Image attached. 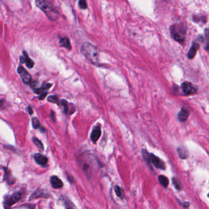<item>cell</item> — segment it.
<instances>
[{
    "mask_svg": "<svg viewBox=\"0 0 209 209\" xmlns=\"http://www.w3.org/2000/svg\"><path fill=\"white\" fill-rule=\"evenodd\" d=\"M81 52L92 64H99V52L96 47L89 43H85L82 46Z\"/></svg>",
    "mask_w": 209,
    "mask_h": 209,
    "instance_id": "6da1fadb",
    "label": "cell"
},
{
    "mask_svg": "<svg viewBox=\"0 0 209 209\" xmlns=\"http://www.w3.org/2000/svg\"><path fill=\"white\" fill-rule=\"evenodd\" d=\"M36 4L52 21H55L58 18V13L57 10L46 0H36Z\"/></svg>",
    "mask_w": 209,
    "mask_h": 209,
    "instance_id": "7a4b0ae2",
    "label": "cell"
},
{
    "mask_svg": "<svg viewBox=\"0 0 209 209\" xmlns=\"http://www.w3.org/2000/svg\"><path fill=\"white\" fill-rule=\"evenodd\" d=\"M171 35L174 39L180 44H183L185 41L186 36L185 26L181 24H175L170 28Z\"/></svg>",
    "mask_w": 209,
    "mask_h": 209,
    "instance_id": "3957f363",
    "label": "cell"
},
{
    "mask_svg": "<svg viewBox=\"0 0 209 209\" xmlns=\"http://www.w3.org/2000/svg\"><path fill=\"white\" fill-rule=\"evenodd\" d=\"M17 72L20 74L22 80H23V82L25 84H30L31 82V75L24 69L23 67H22V66H20L17 69Z\"/></svg>",
    "mask_w": 209,
    "mask_h": 209,
    "instance_id": "277c9868",
    "label": "cell"
},
{
    "mask_svg": "<svg viewBox=\"0 0 209 209\" xmlns=\"http://www.w3.org/2000/svg\"><path fill=\"white\" fill-rule=\"evenodd\" d=\"M150 161L157 168L161 169L162 170H164L166 169L165 163L161 159H159L158 157L155 156V155H154L152 153L150 154Z\"/></svg>",
    "mask_w": 209,
    "mask_h": 209,
    "instance_id": "5b68a950",
    "label": "cell"
},
{
    "mask_svg": "<svg viewBox=\"0 0 209 209\" xmlns=\"http://www.w3.org/2000/svg\"><path fill=\"white\" fill-rule=\"evenodd\" d=\"M181 89L186 95H190L196 91L194 86L190 82H185L181 85Z\"/></svg>",
    "mask_w": 209,
    "mask_h": 209,
    "instance_id": "8992f818",
    "label": "cell"
},
{
    "mask_svg": "<svg viewBox=\"0 0 209 209\" xmlns=\"http://www.w3.org/2000/svg\"><path fill=\"white\" fill-rule=\"evenodd\" d=\"M60 104L62 105L64 107V112L65 113H69V115L72 114L75 112V107L72 104H69L67 102L66 100L62 99L60 101Z\"/></svg>",
    "mask_w": 209,
    "mask_h": 209,
    "instance_id": "52a82bcc",
    "label": "cell"
},
{
    "mask_svg": "<svg viewBox=\"0 0 209 209\" xmlns=\"http://www.w3.org/2000/svg\"><path fill=\"white\" fill-rule=\"evenodd\" d=\"M23 56H21L20 57V60L22 63H25L26 66L28 67V68H32V67L35 65V63L33 62V61L28 57V54H27L26 51L23 52Z\"/></svg>",
    "mask_w": 209,
    "mask_h": 209,
    "instance_id": "ba28073f",
    "label": "cell"
},
{
    "mask_svg": "<svg viewBox=\"0 0 209 209\" xmlns=\"http://www.w3.org/2000/svg\"><path fill=\"white\" fill-rule=\"evenodd\" d=\"M49 194L47 193L45 191L43 190H38L31 196L29 200L36 199L38 198H49Z\"/></svg>",
    "mask_w": 209,
    "mask_h": 209,
    "instance_id": "9c48e42d",
    "label": "cell"
},
{
    "mask_svg": "<svg viewBox=\"0 0 209 209\" xmlns=\"http://www.w3.org/2000/svg\"><path fill=\"white\" fill-rule=\"evenodd\" d=\"M101 135V130L100 126H96L93 128L91 134V139L94 143H96Z\"/></svg>",
    "mask_w": 209,
    "mask_h": 209,
    "instance_id": "30bf717a",
    "label": "cell"
},
{
    "mask_svg": "<svg viewBox=\"0 0 209 209\" xmlns=\"http://www.w3.org/2000/svg\"><path fill=\"white\" fill-rule=\"evenodd\" d=\"M34 159H35L36 163L41 166H45L48 163V159L47 158L40 153H36L34 155Z\"/></svg>",
    "mask_w": 209,
    "mask_h": 209,
    "instance_id": "8fae6325",
    "label": "cell"
},
{
    "mask_svg": "<svg viewBox=\"0 0 209 209\" xmlns=\"http://www.w3.org/2000/svg\"><path fill=\"white\" fill-rule=\"evenodd\" d=\"M21 198V194L19 193H16L14 194H13L10 198L6 200V205H8V206H11L13 204H14L17 203V202H18Z\"/></svg>",
    "mask_w": 209,
    "mask_h": 209,
    "instance_id": "7c38bea8",
    "label": "cell"
},
{
    "mask_svg": "<svg viewBox=\"0 0 209 209\" xmlns=\"http://www.w3.org/2000/svg\"><path fill=\"white\" fill-rule=\"evenodd\" d=\"M50 183L52 187L55 189H59L62 188L63 183L57 176H52L50 178Z\"/></svg>",
    "mask_w": 209,
    "mask_h": 209,
    "instance_id": "4fadbf2b",
    "label": "cell"
},
{
    "mask_svg": "<svg viewBox=\"0 0 209 209\" xmlns=\"http://www.w3.org/2000/svg\"><path fill=\"white\" fill-rule=\"evenodd\" d=\"M189 115H190V111L186 107H183L179 113V120L181 122H183L187 120Z\"/></svg>",
    "mask_w": 209,
    "mask_h": 209,
    "instance_id": "5bb4252c",
    "label": "cell"
},
{
    "mask_svg": "<svg viewBox=\"0 0 209 209\" xmlns=\"http://www.w3.org/2000/svg\"><path fill=\"white\" fill-rule=\"evenodd\" d=\"M4 180L6 181L7 183L9 185H12L15 182V179L12 177L11 174V171H9L8 169L4 168Z\"/></svg>",
    "mask_w": 209,
    "mask_h": 209,
    "instance_id": "9a60e30c",
    "label": "cell"
},
{
    "mask_svg": "<svg viewBox=\"0 0 209 209\" xmlns=\"http://www.w3.org/2000/svg\"><path fill=\"white\" fill-rule=\"evenodd\" d=\"M199 45L198 43H196V42L193 43L192 47H191L190 51L188 52V57L189 58L192 59L194 58L196 53L198 49H199Z\"/></svg>",
    "mask_w": 209,
    "mask_h": 209,
    "instance_id": "2e32d148",
    "label": "cell"
},
{
    "mask_svg": "<svg viewBox=\"0 0 209 209\" xmlns=\"http://www.w3.org/2000/svg\"><path fill=\"white\" fill-rule=\"evenodd\" d=\"M52 84L49 83H45L43 85V86L40 88H38V89H34V91L36 94H41L42 93L45 91L46 90H49L50 88L52 86Z\"/></svg>",
    "mask_w": 209,
    "mask_h": 209,
    "instance_id": "e0dca14e",
    "label": "cell"
},
{
    "mask_svg": "<svg viewBox=\"0 0 209 209\" xmlns=\"http://www.w3.org/2000/svg\"><path fill=\"white\" fill-rule=\"evenodd\" d=\"M60 44L61 46L64 47L67 49L70 50L71 49V45L70 40L68 38L66 37H64V38L61 39L60 40Z\"/></svg>",
    "mask_w": 209,
    "mask_h": 209,
    "instance_id": "ac0fdd59",
    "label": "cell"
},
{
    "mask_svg": "<svg viewBox=\"0 0 209 209\" xmlns=\"http://www.w3.org/2000/svg\"><path fill=\"white\" fill-rule=\"evenodd\" d=\"M33 143L35 144V145L37 147V148H38L39 150H40V151L44 150V145L42 143V142L40 141L39 139H38L36 137H33Z\"/></svg>",
    "mask_w": 209,
    "mask_h": 209,
    "instance_id": "d6986e66",
    "label": "cell"
},
{
    "mask_svg": "<svg viewBox=\"0 0 209 209\" xmlns=\"http://www.w3.org/2000/svg\"><path fill=\"white\" fill-rule=\"evenodd\" d=\"M158 179H159L160 183L164 187H167L168 186L169 180L166 177L164 176V175H159L158 177Z\"/></svg>",
    "mask_w": 209,
    "mask_h": 209,
    "instance_id": "ffe728a7",
    "label": "cell"
},
{
    "mask_svg": "<svg viewBox=\"0 0 209 209\" xmlns=\"http://www.w3.org/2000/svg\"><path fill=\"white\" fill-rule=\"evenodd\" d=\"M178 152L181 158L185 159L188 157V153L183 147H180L178 149Z\"/></svg>",
    "mask_w": 209,
    "mask_h": 209,
    "instance_id": "44dd1931",
    "label": "cell"
},
{
    "mask_svg": "<svg viewBox=\"0 0 209 209\" xmlns=\"http://www.w3.org/2000/svg\"><path fill=\"white\" fill-rule=\"evenodd\" d=\"M114 190H115V192L118 197H119L120 198H123L124 197V193L120 186H118L117 185L115 186Z\"/></svg>",
    "mask_w": 209,
    "mask_h": 209,
    "instance_id": "7402d4cb",
    "label": "cell"
},
{
    "mask_svg": "<svg viewBox=\"0 0 209 209\" xmlns=\"http://www.w3.org/2000/svg\"><path fill=\"white\" fill-rule=\"evenodd\" d=\"M172 182H173V183H174L175 187L178 190H181V188H182L181 183L180 180L179 179H177L176 177L173 178L172 179Z\"/></svg>",
    "mask_w": 209,
    "mask_h": 209,
    "instance_id": "603a6c76",
    "label": "cell"
},
{
    "mask_svg": "<svg viewBox=\"0 0 209 209\" xmlns=\"http://www.w3.org/2000/svg\"><path fill=\"white\" fill-rule=\"evenodd\" d=\"M47 100H48L49 102L57 104L58 106L60 104L59 98L57 96H50L47 98Z\"/></svg>",
    "mask_w": 209,
    "mask_h": 209,
    "instance_id": "cb8c5ba5",
    "label": "cell"
},
{
    "mask_svg": "<svg viewBox=\"0 0 209 209\" xmlns=\"http://www.w3.org/2000/svg\"><path fill=\"white\" fill-rule=\"evenodd\" d=\"M32 125L33 128H35V129H38V128L40 126L39 121L37 118H33L32 119Z\"/></svg>",
    "mask_w": 209,
    "mask_h": 209,
    "instance_id": "d4e9b609",
    "label": "cell"
},
{
    "mask_svg": "<svg viewBox=\"0 0 209 209\" xmlns=\"http://www.w3.org/2000/svg\"><path fill=\"white\" fill-rule=\"evenodd\" d=\"M205 35L206 37V47L205 49L209 52V30L206 29L205 31Z\"/></svg>",
    "mask_w": 209,
    "mask_h": 209,
    "instance_id": "484cf974",
    "label": "cell"
},
{
    "mask_svg": "<svg viewBox=\"0 0 209 209\" xmlns=\"http://www.w3.org/2000/svg\"><path fill=\"white\" fill-rule=\"evenodd\" d=\"M79 5L80 8L82 9H86L88 7L86 0H79Z\"/></svg>",
    "mask_w": 209,
    "mask_h": 209,
    "instance_id": "4316f807",
    "label": "cell"
},
{
    "mask_svg": "<svg viewBox=\"0 0 209 209\" xmlns=\"http://www.w3.org/2000/svg\"><path fill=\"white\" fill-rule=\"evenodd\" d=\"M47 94H48V93H47V91H44V92L40 94V95H39V100H40V101H43V100H44V99L45 98L46 96L47 95Z\"/></svg>",
    "mask_w": 209,
    "mask_h": 209,
    "instance_id": "83f0119b",
    "label": "cell"
},
{
    "mask_svg": "<svg viewBox=\"0 0 209 209\" xmlns=\"http://www.w3.org/2000/svg\"><path fill=\"white\" fill-rule=\"evenodd\" d=\"M50 117L53 120V121H56V116H55V113L53 111H52L50 112Z\"/></svg>",
    "mask_w": 209,
    "mask_h": 209,
    "instance_id": "f1b7e54d",
    "label": "cell"
},
{
    "mask_svg": "<svg viewBox=\"0 0 209 209\" xmlns=\"http://www.w3.org/2000/svg\"><path fill=\"white\" fill-rule=\"evenodd\" d=\"M27 110H28V112L29 113L30 115H32L33 113V109H32V108L31 107H28V108H27Z\"/></svg>",
    "mask_w": 209,
    "mask_h": 209,
    "instance_id": "f546056e",
    "label": "cell"
},
{
    "mask_svg": "<svg viewBox=\"0 0 209 209\" xmlns=\"http://www.w3.org/2000/svg\"><path fill=\"white\" fill-rule=\"evenodd\" d=\"M208 196H209V194H208Z\"/></svg>",
    "mask_w": 209,
    "mask_h": 209,
    "instance_id": "4dcf8cb0",
    "label": "cell"
}]
</instances>
